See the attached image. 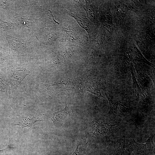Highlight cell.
Listing matches in <instances>:
<instances>
[{
    "mask_svg": "<svg viewBox=\"0 0 155 155\" xmlns=\"http://www.w3.org/2000/svg\"><path fill=\"white\" fill-rule=\"evenodd\" d=\"M151 135L147 140L143 143H139L133 139L130 147L131 152L135 155H152L154 153V145Z\"/></svg>",
    "mask_w": 155,
    "mask_h": 155,
    "instance_id": "1",
    "label": "cell"
},
{
    "mask_svg": "<svg viewBox=\"0 0 155 155\" xmlns=\"http://www.w3.org/2000/svg\"><path fill=\"white\" fill-rule=\"evenodd\" d=\"M107 150L108 155H130L131 152L126 143L125 135L109 144Z\"/></svg>",
    "mask_w": 155,
    "mask_h": 155,
    "instance_id": "2",
    "label": "cell"
},
{
    "mask_svg": "<svg viewBox=\"0 0 155 155\" xmlns=\"http://www.w3.org/2000/svg\"><path fill=\"white\" fill-rule=\"evenodd\" d=\"M30 73L29 71L25 69L13 71L10 79V83L12 89L16 91L20 84Z\"/></svg>",
    "mask_w": 155,
    "mask_h": 155,
    "instance_id": "3",
    "label": "cell"
},
{
    "mask_svg": "<svg viewBox=\"0 0 155 155\" xmlns=\"http://www.w3.org/2000/svg\"><path fill=\"white\" fill-rule=\"evenodd\" d=\"M105 93L109 102L110 113L117 116H121L126 114L129 111V108L117 102H114L105 92Z\"/></svg>",
    "mask_w": 155,
    "mask_h": 155,
    "instance_id": "4",
    "label": "cell"
},
{
    "mask_svg": "<svg viewBox=\"0 0 155 155\" xmlns=\"http://www.w3.org/2000/svg\"><path fill=\"white\" fill-rule=\"evenodd\" d=\"M5 36L10 46L13 50L19 52L24 49L26 42L25 39L17 38L6 34Z\"/></svg>",
    "mask_w": 155,
    "mask_h": 155,
    "instance_id": "5",
    "label": "cell"
},
{
    "mask_svg": "<svg viewBox=\"0 0 155 155\" xmlns=\"http://www.w3.org/2000/svg\"><path fill=\"white\" fill-rule=\"evenodd\" d=\"M70 111L69 107L65 104L64 108L53 113V116L51 118L53 123L55 125L65 119L70 115Z\"/></svg>",
    "mask_w": 155,
    "mask_h": 155,
    "instance_id": "6",
    "label": "cell"
},
{
    "mask_svg": "<svg viewBox=\"0 0 155 155\" xmlns=\"http://www.w3.org/2000/svg\"><path fill=\"white\" fill-rule=\"evenodd\" d=\"M96 127V131L100 135H108L116 127V124L108 122L98 123Z\"/></svg>",
    "mask_w": 155,
    "mask_h": 155,
    "instance_id": "7",
    "label": "cell"
},
{
    "mask_svg": "<svg viewBox=\"0 0 155 155\" xmlns=\"http://www.w3.org/2000/svg\"><path fill=\"white\" fill-rule=\"evenodd\" d=\"M19 119L18 123L15 125L21 126L22 128L26 127H32L36 122L44 121L31 115H29L26 118Z\"/></svg>",
    "mask_w": 155,
    "mask_h": 155,
    "instance_id": "8",
    "label": "cell"
},
{
    "mask_svg": "<svg viewBox=\"0 0 155 155\" xmlns=\"http://www.w3.org/2000/svg\"><path fill=\"white\" fill-rule=\"evenodd\" d=\"M67 13L70 16L73 18L79 25L85 29L88 34H90V29L89 28L88 21L86 18L79 16L75 13L68 11Z\"/></svg>",
    "mask_w": 155,
    "mask_h": 155,
    "instance_id": "9",
    "label": "cell"
},
{
    "mask_svg": "<svg viewBox=\"0 0 155 155\" xmlns=\"http://www.w3.org/2000/svg\"><path fill=\"white\" fill-rule=\"evenodd\" d=\"M88 146L85 139H82L78 144L76 148L72 155H84Z\"/></svg>",
    "mask_w": 155,
    "mask_h": 155,
    "instance_id": "10",
    "label": "cell"
},
{
    "mask_svg": "<svg viewBox=\"0 0 155 155\" xmlns=\"http://www.w3.org/2000/svg\"><path fill=\"white\" fill-rule=\"evenodd\" d=\"M45 22L46 25L49 26H56L61 24L55 20L52 12L51 10L50 5Z\"/></svg>",
    "mask_w": 155,
    "mask_h": 155,
    "instance_id": "11",
    "label": "cell"
},
{
    "mask_svg": "<svg viewBox=\"0 0 155 155\" xmlns=\"http://www.w3.org/2000/svg\"><path fill=\"white\" fill-rule=\"evenodd\" d=\"M87 90L88 91L98 97L102 96L100 88L97 84L94 82L90 81L88 82Z\"/></svg>",
    "mask_w": 155,
    "mask_h": 155,
    "instance_id": "12",
    "label": "cell"
},
{
    "mask_svg": "<svg viewBox=\"0 0 155 155\" xmlns=\"http://www.w3.org/2000/svg\"><path fill=\"white\" fill-rule=\"evenodd\" d=\"M132 67H130V71L132 75L133 88L135 94L139 96L140 93L141 89L137 83L134 73V70Z\"/></svg>",
    "mask_w": 155,
    "mask_h": 155,
    "instance_id": "13",
    "label": "cell"
},
{
    "mask_svg": "<svg viewBox=\"0 0 155 155\" xmlns=\"http://www.w3.org/2000/svg\"><path fill=\"white\" fill-rule=\"evenodd\" d=\"M151 99L148 96H145L142 94L141 99L139 103V106L141 107H146L149 104Z\"/></svg>",
    "mask_w": 155,
    "mask_h": 155,
    "instance_id": "14",
    "label": "cell"
},
{
    "mask_svg": "<svg viewBox=\"0 0 155 155\" xmlns=\"http://www.w3.org/2000/svg\"><path fill=\"white\" fill-rule=\"evenodd\" d=\"M66 34L68 39L72 41L78 40V37L77 34L72 30H66Z\"/></svg>",
    "mask_w": 155,
    "mask_h": 155,
    "instance_id": "15",
    "label": "cell"
},
{
    "mask_svg": "<svg viewBox=\"0 0 155 155\" xmlns=\"http://www.w3.org/2000/svg\"><path fill=\"white\" fill-rule=\"evenodd\" d=\"M58 37V34L57 33H53L49 34L46 38V43L47 44L52 43L57 39Z\"/></svg>",
    "mask_w": 155,
    "mask_h": 155,
    "instance_id": "16",
    "label": "cell"
},
{
    "mask_svg": "<svg viewBox=\"0 0 155 155\" xmlns=\"http://www.w3.org/2000/svg\"><path fill=\"white\" fill-rule=\"evenodd\" d=\"M22 24L24 26H28L32 24V21L29 16H24L22 18L21 20Z\"/></svg>",
    "mask_w": 155,
    "mask_h": 155,
    "instance_id": "17",
    "label": "cell"
},
{
    "mask_svg": "<svg viewBox=\"0 0 155 155\" xmlns=\"http://www.w3.org/2000/svg\"><path fill=\"white\" fill-rule=\"evenodd\" d=\"M4 24L6 26L10 28H13L14 26V23L11 21L5 22Z\"/></svg>",
    "mask_w": 155,
    "mask_h": 155,
    "instance_id": "18",
    "label": "cell"
},
{
    "mask_svg": "<svg viewBox=\"0 0 155 155\" xmlns=\"http://www.w3.org/2000/svg\"><path fill=\"white\" fill-rule=\"evenodd\" d=\"M0 84H3L2 82L1 79L0 78Z\"/></svg>",
    "mask_w": 155,
    "mask_h": 155,
    "instance_id": "19",
    "label": "cell"
},
{
    "mask_svg": "<svg viewBox=\"0 0 155 155\" xmlns=\"http://www.w3.org/2000/svg\"><path fill=\"white\" fill-rule=\"evenodd\" d=\"M4 150H0V153L2 152Z\"/></svg>",
    "mask_w": 155,
    "mask_h": 155,
    "instance_id": "20",
    "label": "cell"
}]
</instances>
